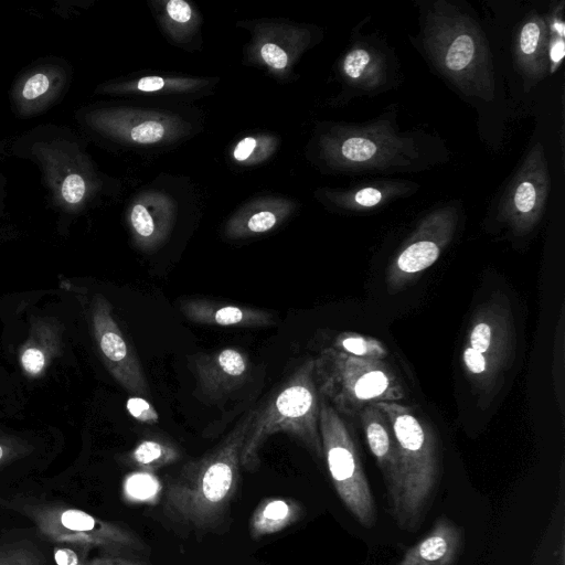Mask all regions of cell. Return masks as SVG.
<instances>
[{
    "instance_id": "cell-3",
    "label": "cell",
    "mask_w": 565,
    "mask_h": 565,
    "mask_svg": "<svg viewBox=\"0 0 565 565\" xmlns=\"http://www.w3.org/2000/svg\"><path fill=\"white\" fill-rule=\"evenodd\" d=\"M374 405L388 418L398 452L399 484L392 513L401 527L415 531L438 481L437 438L430 425L414 408L398 402Z\"/></svg>"
},
{
    "instance_id": "cell-33",
    "label": "cell",
    "mask_w": 565,
    "mask_h": 565,
    "mask_svg": "<svg viewBox=\"0 0 565 565\" xmlns=\"http://www.w3.org/2000/svg\"><path fill=\"white\" fill-rule=\"evenodd\" d=\"M260 54L264 61L274 68H284L287 65V54L276 44H264Z\"/></svg>"
},
{
    "instance_id": "cell-11",
    "label": "cell",
    "mask_w": 565,
    "mask_h": 565,
    "mask_svg": "<svg viewBox=\"0 0 565 565\" xmlns=\"http://www.w3.org/2000/svg\"><path fill=\"white\" fill-rule=\"evenodd\" d=\"M465 345L486 355L504 369L515 355L516 332L510 302L493 295L471 318Z\"/></svg>"
},
{
    "instance_id": "cell-17",
    "label": "cell",
    "mask_w": 565,
    "mask_h": 565,
    "mask_svg": "<svg viewBox=\"0 0 565 565\" xmlns=\"http://www.w3.org/2000/svg\"><path fill=\"white\" fill-rule=\"evenodd\" d=\"M550 30L543 18L533 15L522 24L515 44V61L529 82L542 79L550 66Z\"/></svg>"
},
{
    "instance_id": "cell-13",
    "label": "cell",
    "mask_w": 565,
    "mask_h": 565,
    "mask_svg": "<svg viewBox=\"0 0 565 565\" xmlns=\"http://www.w3.org/2000/svg\"><path fill=\"white\" fill-rule=\"evenodd\" d=\"M359 417L367 447L383 475L392 507L397 498L399 468L396 440L390 420L374 404L365 406Z\"/></svg>"
},
{
    "instance_id": "cell-34",
    "label": "cell",
    "mask_w": 565,
    "mask_h": 565,
    "mask_svg": "<svg viewBox=\"0 0 565 565\" xmlns=\"http://www.w3.org/2000/svg\"><path fill=\"white\" fill-rule=\"evenodd\" d=\"M49 85V78L44 74L38 73L26 81L22 90L23 97L26 99H34L44 94L47 90Z\"/></svg>"
},
{
    "instance_id": "cell-28",
    "label": "cell",
    "mask_w": 565,
    "mask_h": 565,
    "mask_svg": "<svg viewBox=\"0 0 565 565\" xmlns=\"http://www.w3.org/2000/svg\"><path fill=\"white\" fill-rule=\"evenodd\" d=\"M388 189L382 190L375 186L359 189L352 196V204L359 209H369L379 205L388 196Z\"/></svg>"
},
{
    "instance_id": "cell-1",
    "label": "cell",
    "mask_w": 565,
    "mask_h": 565,
    "mask_svg": "<svg viewBox=\"0 0 565 565\" xmlns=\"http://www.w3.org/2000/svg\"><path fill=\"white\" fill-rule=\"evenodd\" d=\"M255 412H249L214 449L188 462L168 481L163 503L170 518L195 530L214 527L224 518L236 491L242 448Z\"/></svg>"
},
{
    "instance_id": "cell-5",
    "label": "cell",
    "mask_w": 565,
    "mask_h": 565,
    "mask_svg": "<svg viewBox=\"0 0 565 565\" xmlns=\"http://www.w3.org/2000/svg\"><path fill=\"white\" fill-rule=\"evenodd\" d=\"M313 360L319 393L339 414L354 417L367 405L405 397L399 376L384 360L358 358L331 347Z\"/></svg>"
},
{
    "instance_id": "cell-18",
    "label": "cell",
    "mask_w": 565,
    "mask_h": 565,
    "mask_svg": "<svg viewBox=\"0 0 565 565\" xmlns=\"http://www.w3.org/2000/svg\"><path fill=\"white\" fill-rule=\"evenodd\" d=\"M303 509L289 498H267L259 502L249 520V533L254 540L276 534L296 523Z\"/></svg>"
},
{
    "instance_id": "cell-20",
    "label": "cell",
    "mask_w": 565,
    "mask_h": 565,
    "mask_svg": "<svg viewBox=\"0 0 565 565\" xmlns=\"http://www.w3.org/2000/svg\"><path fill=\"white\" fill-rule=\"evenodd\" d=\"M462 367L468 380L482 397L495 392L504 367L486 355L463 344L461 352Z\"/></svg>"
},
{
    "instance_id": "cell-35",
    "label": "cell",
    "mask_w": 565,
    "mask_h": 565,
    "mask_svg": "<svg viewBox=\"0 0 565 565\" xmlns=\"http://www.w3.org/2000/svg\"><path fill=\"white\" fill-rule=\"evenodd\" d=\"M276 223V216L269 211H262L250 216L247 228L253 233H263L270 230Z\"/></svg>"
},
{
    "instance_id": "cell-39",
    "label": "cell",
    "mask_w": 565,
    "mask_h": 565,
    "mask_svg": "<svg viewBox=\"0 0 565 565\" xmlns=\"http://www.w3.org/2000/svg\"><path fill=\"white\" fill-rule=\"evenodd\" d=\"M256 147V140L247 137L241 140L234 149V158L243 161L247 159Z\"/></svg>"
},
{
    "instance_id": "cell-8",
    "label": "cell",
    "mask_w": 565,
    "mask_h": 565,
    "mask_svg": "<svg viewBox=\"0 0 565 565\" xmlns=\"http://www.w3.org/2000/svg\"><path fill=\"white\" fill-rule=\"evenodd\" d=\"M455 228L456 217L450 212L438 211L423 220L386 269L387 292L402 291L431 267L451 242Z\"/></svg>"
},
{
    "instance_id": "cell-23",
    "label": "cell",
    "mask_w": 565,
    "mask_h": 565,
    "mask_svg": "<svg viewBox=\"0 0 565 565\" xmlns=\"http://www.w3.org/2000/svg\"><path fill=\"white\" fill-rule=\"evenodd\" d=\"M555 341L553 350V382L559 412H564V307L561 309L558 323L555 330Z\"/></svg>"
},
{
    "instance_id": "cell-41",
    "label": "cell",
    "mask_w": 565,
    "mask_h": 565,
    "mask_svg": "<svg viewBox=\"0 0 565 565\" xmlns=\"http://www.w3.org/2000/svg\"><path fill=\"white\" fill-rule=\"evenodd\" d=\"M4 457H6L4 449H3L2 445L0 444V462L4 459Z\"/></svg>"
},
{
    "instance_id": "cell-38",
    "label": "cell",
    "mask_w": 565,
    "mask_h": 565,
    "mask_svg": "<svg viewBox=\"0 0 565 565\" xmlns=\"http://www.w3.org/2000/svg\"><path fill=\"white\" fill-rule=\"evenodd\" d=\"M54 559L57 565H81L84 562L74 548L66 546L55 547Z\"/></svg>"
},
{
    "instance_id": "cell-30",
    "label": "cell",
    "mask_w": 565,
    "mask_h": 565,
    "mask_svg": "<svg viewBox=\"0 0 565 565\" xmlns=\"http://www.w3.org/2000/svg\"><path fill=\"white\" fill-rule=\"evenodd\" d=\"M130 218L136 233L140 237L149 238L153 234L154 224L152 217L143 205H135Z\"/></svg>"
},
{
    "instance_id": "cell-26",
    "label": "cell",
    "mask_w": 565,
    "mask_h": 565,
    "mask_svg": "<svg viewBox=\"0 0 565 565\" xmlns=\"http://www.w3.org/2000/svg\"><path fill=\"white\" fill-rule=\"evenodd\" d=\"M564 34L565 26L559 17L553 18L550 32L548 58L555 70L564 57Z\"/></svg>"
},
{
    "instance_id": "cell-25",
    "label": "cell",
    "mask_w": 565,
    "mask_h": 565,
    "mask_svg": "<svg viewBox=\"0 0 565 565\" xmlns=\"http://www.w3.org/2000/svg\"><path fill=\"white\" fill-rule=\"evenodd\" d=\"M158 488L157 480L151 472L138 473L130 477L126 482L127 493L137 500H147L152 497Z\"/></svg>"
},
{
    "instance_id": "cell-32",
    "label": "cell",
    "mask_w": 565,
    "mask_h": 565,
    "mask_svg": "<svg viewBox=\"0 0 565 565\" xmlns=\"http://www.w3.org/2000/svg\"><path fill=\"white\" fill-rule=\"evenodd\" d=\"M21 364L30 375H39L45 366V354L39 348H26L21 354Z\"/></svg>"
},
{
    "instance_id": "cell-40",
    "label": "cell",
    "mask_w": 565,
    "mask_h": 565,
    "mask_svg": "<svg viewBox=\"0 0 565 565\" xmlns=\"http://www.w3.org/2000/svg\"><path fill=\"white\" fill-rule=\"evenodd\" d=\"M163 86H164V81H163V78H161L159 76L143 77L138 82V85H137L138 89L143 90V92L159 90Z\"/></svg>"
},
{
    "instance_id": "cell-4",
    "label": "cell",
    "mask_w": 565,
    "mask_h": 565,
    "mask_svg": "<svg viewBox=\"0 0 565 565\" xmlns=\"http://www.w3.org/2000/svg\"><path fill=\"white\" fill-rule=\"evenodd\" d=\"M320 404L321 395L312 358L303 362L270 399L255 412L242 448L241 466L249 471L256 470L262 447L277 433L290 435L316 457L322 458Z\"/></svg>"
},
{
    "instance_id": "cell-42",
    "label": "cell",
    "mask_w": 565,
    "mask_h": 565,
    "mask_svg": "<svg viewBox=\"0 0 565 565\" xmlns=\"http://www.w3.org/2000/svg\"><path fill=\"white\" fill-rule=\"evenodd\" d=\"M81 565H87V562H83Z\"/></svg>"
},
{
    "instance_id": "cell-15",
    "label": "cell",
    "mask_w": 565,
    "mask_h": 565,
    "mask_svg": "<svg viewBox=\"0 0 565 565\" xmlns=\"http://www.w3.org/2000/svg\"><path fill=\"white\" fill-rule=\"evenodd\" d=\"M462 544V529L448 518L439 516L427 535L409 547L395 565H454Z\"/></svg>"
},
{
    "instance_id": "cell-29",
    "label": "cell",
    "mask_w": 565,
    "mask_h": 565,
    "mask_svg": "<svg viewBox=\"0 0 565 565\" xmlns=\"http://www.w3.org/2000/svg\"><path fill=\"white\" fill-rule=\"evenodd\" d=\"M164 134V128L157 121H145L130 131L131 139L140 143H152L159 141Z\"/></svg>"
},
{
    "instance_id": "cell-24",
    "label": "cell",
    "mask_w": 565,
    "mask_h": 565,
    "mask_svg": "<svg viewBox=\"0 0 565 565\" xmlns=\"http://www.w3.org/2000/svg\"><path fill=\"white\" fill-rule=\"evenodd\" d=\"M43 554L29 542L0 546V565H43Z\"/></svg>"
},
{
    "instance_id": "cell-31",
    "label": "cell",
    "mask_w": 565,
    "mask_h": 565,
    "mask_svg": "<svg viewBox=\"0 0 565 565\" xmlns=\"http://www.w3.org/2000/svg\"><path fill=\"white\" fill-rule=\"evenodd\" d=\"M85 182L79 174H70L62 183L61 193L63 199L71 204L78 203L85 194Z\"/></svg>"
},
{
    "instance_id": "cell-21",
    "label": "cell",
    "mask_w": 565,
    "mask_h": 565,
    "mask_svg": "<svg viewBox=\"0 0 565 565\" xmlns=\"http://www.w3.org/2000/svg\"><path fill=\"white\" fill-rule=\"evenodd\" d=\"M345 76L358 86L373 88L381 84L382 62L379 54L364 46L350 51L342 64Z\"/></svg>"
},
{
    "instance_id": "cell-16",
    "label": "cell",
    "mask_w": 565,
    "mask_h": 565,
    "mask_svg": "<svg viewBox=\"0 0 565 565\" xmlns=\"http://www.w3.org/2000/svg\"><path fill=\"white\" fill-rule=\"evenodd\" d=\"M405 140L392 131L370 126L358 129L347 137L340 147L342 157L358 168L384 166L404 151Z\"/></svg>"
},
{
    "instance_id": "cell-14",
    "label": "cell",
    "mask_w": 565,
    "mask_h": 565,
    "mask_svg": "<svg viewBox=\"0 0 565 565\" xmlns=\"http://www.w3.org/2000/svg\"><path fill=\"white\" fill-rule=\"evenodd\" d=\"M179 309L189 321L199 324L259 328L275 323L274 315L267 310L210 299H185Z\"/></svg>"
},
{
    "instance_id": "cell-22",
    "label": "cell",
    "mask_w": 565,
    "mask_h": 565,
    "mask_svg": "<svg viewBox=\"0 0 565 565\" xmlns=\"http://www.w3.org/2000/svg\"><path fill=\"white\" fill-rule=\"evenodd\" d=\"M331 348L349 355L370 360H384L388 355V350L381 340L353 331L337 334Z\"/></svg>"
},
{
    "instance_id": "cell-9",
    "label": "cell",
    "mask_w": 565,
    "mask_h": 565,
    "mask_svg": "<svg viewBox=\"0 0 565 565\" xmlns=\"http://www.w3.org/2000/svg\"><path fill=\"white\" fill-rule=\"evenodd\" d=\"M550 185L543 147L536 143L504 192L499 206L500 220L515 235L530 233L541 221Z\"/></svg>"
},
{
    "instance_id": "cell-27",
    "label": "cell",
    "mask_w": 565,
    "mask_h": 565,
    "mask_svg": "<svg viewBox=\"0 0 565 565\" xmlns=\"http://www.w3.org/2000/svg\"><path fill=\"white\" fill-rule=\"evenodd\" d=\"M129 414L137 420L145 424H157L159 416L156 408L145 398L135 396L127 401Z\"/></svg>"
},
{
    "instance_id": "cell-19",
    "label": "cell",
    "mask_w": 565,
    "mask_h": 565,
    "mask_svg": "<svg viewBox=\"0 0 565 565\" xmlns=\"http://www.w3.org/2000/svg\"><path fill=\"white\" fill-rule=\"evenodd\" d=\"M181 457L179 448L162 437L140 440L128 455V461L145 472H152L177 462Z\"/></svg>"
},
{
    "instance_id": "cell-36",
    "label": "cell",
    "mask_w": 565,
    "mask_h": 565,
    "mask_svg": "<svg viewBox=\"0 0 565 565\" xmlns=\"http://www.w3.org/2000/svg\"><path fill=\"white\" fill-rule=\"evenodd\" d=\"M87 565H147L138 559L124 557L120 554L107 553L105 555L97 556L89 562Z\"/></svg>"
},
{
    "instance_id": "cell-6",
    "label": "cell",
    "mask_w": 565,
    "mask_h": 565,
    "mask_svg": "<svg viewBox=\"0 0 565 565\" xmlns=\"http://www.w3.org/2000/svg\"><path fill=\"white\" fill-rule=\"evenodd\" d=\"M319 429L323 457L339 498L359 523L374 526V499L356 445L341 415L322 397Z\"/></svg>"
},
{
    "instance_id": "cell-2",
    "label": "cell",
    "mask_w": 565,
    "mask_h": 565,
    "mask_svg": "<svg viewBox=\"0 0 565 565\" xmlns=\"http://www.w3.org/2000/svg\"><path fill=\"white\" fill-rule=\"evenodd\" d=\"M423 43L440 73L463 94L493 98L488 42L469 15L447 2L434 3L425 17Z\"/></svg>"
},
{
    "instance_id": "cell-7",
    "label": "cell",
    "mask_w": 565,
    "mask_h": 565,
    "mask_svg": "<svg viewBox=\"0 0 565 565\" xmlns=\"http://www.w3.org/2000/svg\"><path fill=\"white\" fill-rule=\"evenodd\" d=\"M39 531L53 542L120 554L145 546L130 530L88 512L62 505H38L28 511Z\"/></svg>"
},
{
    "instance_id": "cell-37",
    "label": "cell",
    "mask_w": 565,
    "mask_h": 565,
    "mask_svg": "<svg viewBox=\"0 0 565 565\" xmlns=\"http://www.w3.org/2000/svg\"><path fill=\"white\" fill-rule=\"evenodd\" d=\"M167 12L172 20L181 23L189 21L192 14L190 6L183 0H170Z\"/></svg>"
},
{
    "instance_id": "cell-12",
    "label": "cell",
    "mask_w": 565,
    "mask_h": 565,
    "mask_svg": "<svg viewBox=\"0 0 565 565\" xmlns=\"http://www.w3.org/2000/svg\"><path fill=\"white\" fill-rule=\"evenodd\" d=\"M248 356L236 348L200 353L193 359V372L200 391L210 398H222L238 390L249 376Z\"/></svg>"
},
{
    "instance_id": "cell-10",
    "label": "cell",
    "mask_w": 565,
    "mask_h": 565,
    "mask_svg": "<svg viewBox=\"0 0 565 565\" xmlns=\"http://www.w3.org/2000/svg\"><path fill=\"white\" fill-rule=\"evenodd\" d=\"M92 318L94 335L110 374L128 392L147 395L149 386L139 359L127 343L104 297L95 298Z\"/></svg>"
}]
</instances>
